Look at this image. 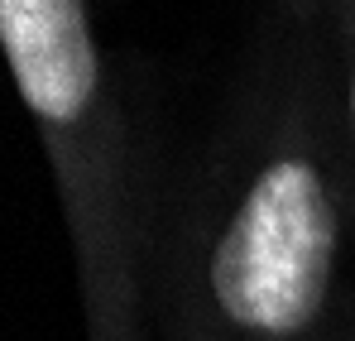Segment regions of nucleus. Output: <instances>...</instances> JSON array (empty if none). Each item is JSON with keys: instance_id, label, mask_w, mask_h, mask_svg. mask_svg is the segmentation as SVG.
<instances>
[{"instance_id": "7ed1b4c3", "label": "nucleus", "mask_w": 355, "mask_h": 341, "mask_svg": "<svg viewBox=\"0 0 355 341\" xmlns=\"http://www.w3.org/2000/svg\"><path fill=\"white\" fill-rule=\"evenodd\" d=\"M331 49H336V106H341V149L351 173V202H355V10L327 19Z\"/></svg>"}, {"instance_id": "f257e3e1", "label": "nucleus", "mask_w": 355, "mask_h": 341, "mask_svg": "<svg viewBox=\"0 0 355 341\" xmlns=\"http://www.w3.org/2000/svg\"><path fill=\"white\" fill-rule=\"evenodd\" d=\"M355 245L336 49L317 0L264 19L168 207L154 284L173 341H317Z\"/></svg>"}, {"instance_id": "20e7f679", "label": "nucleus", "mask_w": 355, "mask_h": 341, "mask_svg": "<svg viewBox=\"0 0 355 341\" xmlns=\"http://www.w3.org/2000/svg\"><path fill=\"white\" fill-rule=\"evenodd\" d=\"M317 5H322V15H327V19H336V15L355 10V0H317Z\"/></svg>"}, {"instance_id": "f03ea898", "label": "nucleus", "mask_w": 355, "mask_h": 341, "mask_svg": "<svg viewBox=\"0 0 355 341\" xmlns=\"http://www.w3.org/2000/svg\"><path fill=\"white\" fill-rule=\"evenodd\" d=\"M0 49L58 183L92 341H144L159 226L87 0H0Z\"/></svg>"}]
</instances>
